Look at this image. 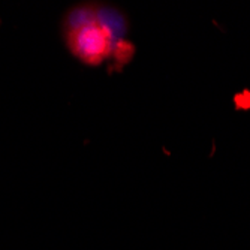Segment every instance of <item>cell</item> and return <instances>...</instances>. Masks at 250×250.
<instances>
[{
	"instance_id": "6da1fadb",
	"label": "cell",
	"mask_w": 250,
	"mask_h": 250,
	"mask_svg": "<svg viewBox=\"0 0 250 250\" xmlns=\"http://www.w3.org/2000/svg\"><path fill=\"white\" fill-rule=\"evenodd\" d=\"M63 29L67 48L85 64H101L114 50L117 30L95 8L71 9L64 17Z\"/></svg>"
}]
</instances>
